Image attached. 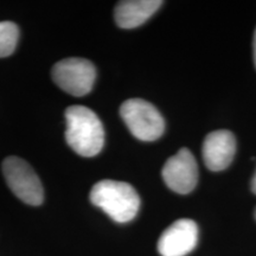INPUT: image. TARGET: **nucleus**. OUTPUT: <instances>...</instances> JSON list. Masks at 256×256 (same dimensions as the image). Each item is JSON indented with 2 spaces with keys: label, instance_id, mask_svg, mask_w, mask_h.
Instances as JSON below:
<instances>
[{
  "label": "nucleus",
  "instance_id": "1",
  "mask_svg": "<svg viewBox=\"0 0 256 256\" xmlns=\"http://www.w3.org/2000/svg\"><path fill=\"white\" fill-rule=\"evenodd\" d=\"M66 140L81 156H98L104 145V130L101 120L84 106H72L66 110Z\"/></svg>",
  "mask_w": 256,
  "mask_h": 256
},
{
  "label": "nucleus",
  "instance_id": "8",
  "mask_svg": "<svg viewBox=\"0 0 256 256\" xmlns=\"http://www.w3.org/2000/svg\"><path fill=\"white\" fill-rule=\"evenodd\" d=\"M236 153V139L229 130H220L208 134L203 142V160L211 171H223L232 164Z\"/></svg>",
  "mask_w": 256,
  "mask_h": 256
},
{
  "label": "nucleus",
  "instance_id": "4",
  "mask_svg": "<svg viewBox=\"0 0 256 256\" xmlns=\"http://www.w3.org/2000/svg\"><path fill=\"white\" fill-rule=\"evenodd\" d=\"M2 174L8 186L28 206H40L44 200V190L34 168L19 156H8L2 162Z\"/></svg>",
  "mask_w": 256,
  "mask_h": 256
},
{
  "label": "nucleus",
  "instance_id": "2",
  "mask_svg": "<svg viewBox=\"0 0 256 256\" xmlns=\"http://www.w3.org/2000/svg\"><path fill=\"white\" fill-rule=\"evenodd\" d=\"M90 202L118 223H127L140 209V197L132 185L124 182H98L90 191Z\"/></svg>",
  "mask_w": 256,
  "mask_h": 256
},
{
  "label": "nucleus",
  "instance_id": "11",
  "mask_svg": "<svg viewBox=\"0 0 256 256\" xmlns=\"http://www.w3.org/2000/svg\"><path fill=\"white\" fill-rule=\"evenodd\" d=\"M250 188H252V191L254 192V194H256V172L254 174V177H252V183H250Z\"/></svg>",
  "mask_w": 256,
  "mask_h": 256
},
{
  "label": "nucleus",
  "instance_id": "7",
  "mask_svg": "<svg viewBox=\"0 0 256 256\" xmlns=\"http://www.w3.org/2000/svg\"><path fill=\"white\" fill-rule=\"evenodd\" d=\"M198 226L194 220L182 218L172 223L158 241V252L162 256H185L196 248Z\"/></svg>",
  "mask_w": 256,
  "mask_h": 256
},
{
  "label": "nucleus",
  "instance_id": "12",
  "mask_svg": "<svg viewBox=\"0 0 256 256\" xmlns=\"http://www.w3.org/2000/svg\"><path fill=\"white\" fill-rule=\"evenodd\" d=\"M254 60H255V66H256V30H255V34H254Z\"/></svg>",
  "mask_w": 256,
  "mask_h": 256
},
{
  "label": "nucleus",
  "instance_id": "13",
  "mask_svg": "<svg viewBox=\"0 0 256 256\" xmlns=\"http://www.w3.org/2000/svg\"><path fill=\"white\" fill-rule=\"evenodd\" d=\"M255 218H256V210H255Z\"/></svg>",
  "mask_w": 256,
  "mask_h": 256
},
{
  "label": "nucleus",
  "instance_id": "5",
  "mask_svg": "<svg viewBox=\"0 0 256 256\" xmlns=\"http://www.w3.org/2000/svg\"><path fill=\"white\" fill-rule=\"evenodd\" d=\"M52 80L58 87L72 96H84L90 92L96 78V70L90 60L66 58L52 68Z\"/></svg>",
  "mask_w": 256,
  "mask_h": 256
},
{
  "label": "nucleus",
  "instance_id": "6",
  "mask_svg": "<svg viewBox=\"0 0 256 256\" xmlns=\"http://www.w3.org/2000/svg\"><path fill=\"white\" fill-rule=\"evenodd\" d=\"M162 176L172 191L180 194H190L198 182V166L194 154L188 148L179 150L165 162Z\"/></svg>",
  "mask_w": 256,
  "mask_h": 256
},
{
  "label": "nucleus",
  "instance_id": "3",
  "mask_svg": "<svg viewBox=\"0 0 256 256\" xmlns=\"http://www.w3.org/2000/svg\"><path fill=\"white\" fill-rule=\"evenodd\" d=\"M124 122L136 139L154 142L162 136L165 121L159 110L142 98H130L120 107Z\"/></svg>",
  "mask_w": 256,
  "mask_h": 256
},
{
  "label": "nucleus",
  "instance_id": "9",
  "mask_svg": "<svg viewBox=\"0 0 256 256\" xmlns=\"http://www.w3.org/2000/svg\"><path fill=\"white\" fill-rule=\"evenodd\" d=\"M160 0H124L116 5L114 18L122 28H134L142 25L160 8Z\"/></svg>",
  "mask_w": 256,
  "mask_h": 256
},
{
  "label": "nucleus",
  "instance_id": "10",
  "mask_svg": "<svg viewBox=\"0 0 256 256\" xmlns=\"http://www.w3.org/2000/svg\"><path fill=\"white\" fill-rule=\"evenodd\" d=\"M19 38L18 26L12 22H0V58L14 54Z\"/></svg>",
  "mask_w": 256,
  "mask_h": 256
}]
</instances>
